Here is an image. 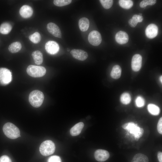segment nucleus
Masks as SVG:
<instances>
[{
	"label": "nucleus",
	"mask_w": 162,
	"mask_h": 162,
	"mask_svg": "<svg viewBox=\"0 0 162 162\" xmlns=\"http://www.w3.org/2000/svg\"><path fill=\"white\" fill-rule=\"evenodd\" d=\"M122 127L132 134L136 140H138L143 134V129L139 127L136 124L133 122L125 123L122 125Z\"/></svg>",
	"instance_id": "1"
},
{
	"label": "nucleus",
	"mask_w": 162,
	"mask_h": 162,
	"mask_svg": "<svg viewBox=\"0 0 162 162\" xmlns=\"http://www.w3.org/2000/svg\"><path fill=\"white\" fill-rule=\"evenodd\" d=\"M3 130L5 135L8 138L14 139L20 137L19 129L14 124L8 122L3 126Z\"/></svg>",
	"instance_id": "2"
},
{
	"label": "nucleus",
	"mask_w": 162,
	"mask_h": 162,
	"mask_svg": "<svg viewBox=\"0 0 162 162\" xmlns=\"http://www.w3.org/2000/svg\"><path fill=\"white\" fill-rule=\"evenodd\" d=\"M44 95L42 92L39 90L32 91L29 96L28 100L30 104L33 107H38L42 104Z\"/></svg>",
	"instance_id": "3"
},
{
	"label": "nucleus",
	"mask_w": 162,
	"mask_h": 162,
	"mask_svg": "<svg viewBox=\"0 0 162 162\" xmlns=\"http://www.w3.org/2000/svg\"><path fill=\"white\" fill-rule=\"evenodd\" d=\"M55 150L54 143L50 140L44 141L40 145L39 150L40 153L43 156H47L52 154Z\"/></svg>",
	"instance_id": "4"
},
{
	"label": "nucleus",
	"mask_w": 162,
	"mask_h": 162,
	"mask_svg": "<svg viewBox=\"0 0 162 162\" xmlns=\"http://www.w3.org/2000/svg\"><path fill=\"white\" fill-rule=\"evenodd\" d=\"M26 72L28 74L32 77H39L45 74L46 70L43 66L30 65L28 67Z\"/></svg>",
	"instance_id": "5"
},
{
	"label": "nucleus",
	"mask_w": 162,
	"mask_h": 162,
	"mask_svg": "<svg viewBox=\"0 0 162 162\" xmlns=\"http://www.w3.org/2000/svg\"><path fill=\"white\" fill-rule=\"evenodd\" d=\"M12 79L11 73L9 70L4 68H0V85H8L11 82Z\"/></svg>",
	"instance_id": "6"
},
{
	"label": "nucleus",
	"mask_w": 162,
	"mask_h": 162,
	"mask_svg": "<svg viewBox=\"0 0 162 162\" xmlns=\"http://www.w3.org/2000/svg\"><path fill=\"white\" fill-rule=\"evenodd\" d=\"M88 39L90 44L94 46L99 45L102 41L100 34L96 30L92 31L89 33Z\"/></svg>",
	"instance_id": "7"
},
{
	"label": "nucleus",
	"mask_w": 162,
	"mask_h": 162,
	"mask_svg": "<svg viewBox=\"0 0 162 162\" xmlns=\"http://www.w3.org/2000/svg\"><path fill=\"white\" fill-rule=\"evenodd\" d=\"M45 49L47 52L49 54L54 55L59 51V46L56 42L52 40H50L46 43Z\"/></svg>",
	"instance_id": "8"
},
{
	"label": "nucleus",
	"mask_w": 162,
	"mask_h": 162,
	"mask_svg": "<svg viewBox=\"0 0 162 162\" xmlns=\"http://www.w3.org/2000/svg\"><path fill=\"white\" fill-rule=\"evenodd\" d=\"M142 63V57L140 54L134 55L132 59L131 68L135 71H139L141 67Z\"/></svg>",
	"instance_id": "9"
},
{
	"label": "nucleus",
	"mask_w": 162,
	"mask_h": 162,
	"mask_svg": "<svg viewBox=\"0 0 162 162\" xmlns=\"http://www.w3.org/2000/svg\"><path fill=\"white\" fill-rule=\"evenodd\" d=\"M70 52L73 58L79 60L84 61L88 57L87 52L82 50L74 49Z\"/></svg>",
	"instance_id": "10"
},
{
	"label": "nucleus",
	"mask_w": 162,
	"mask_h": 162,
	"mask_svg": "<svg viewBox=\"0 0 162 162\" xmlns=\"http://www.w3.org/2000/svg\"><path fill=\"white\" fill-rule=\"evenodd\" d=\"M95 159L98 161L103 162L107 160L110 157L109 152L105 150L99 149L96 150L94 154Z\"/></svg>",
	"instance_id": "11"
},
{
	"label": "nucleus",
	"mask_w": 162,
	"mask_h": 162,
	"mask_svg": "<svg viewBox=\"0 0 162 162\" xmlns=\"http://www.w3.org/2000/svg\"><path fill=\"white\" fill-rule=\"evenodd\" d=\"M158 33V28L154 24L149 25L146 28L145 33L146 36L148 38L152 39L157 36Z\"/></svg>",
	"instance_id": "12"
},
{
	"label": "nucleus",
	"mask_w": 162,
	"mask_h": 162,
	"mask_svg": "<svg viewBox=\"0 0 162 162\" xmlns=\"http://www.w3.org/2000/svg\"><path fill=\"white\" fill-rule=\"evenodd\" d=\"M47 29L48 31L54 36L61 38L62 33L59 27L55 23L50 22L47 25Z\"/></svg>",
	"instance_id": "13"
},
{
	"label": "nucleus",
	"mask_w": 162,
	"mask_h": 162,
	"mask_svg": "<svg viewBox=\"0 0 162 162\" xmlns=\"http://www.w3.org/2000/svg\"><path fill=\"white\" fill-rule=\"evenodd\" d=\"M20 16L24 18L31 17L33 14V10L32 8L28 5H25L21 7L19 11Z\"/></svg>",
	"instance_id": "14"
},
{
	"label": "nucleus",
	"mask_w": 162,
	"mask_h": 162,
	"mask_svg": "<svg viewBox=\"0 0 162 162\" xmlns=\"http://www.w3.org/2000/svg\"><path fill=\"white\" fill-rule=\"evenodd\" d=\"M116 41L120 44H124L126 43L128 41L129 37L128 34L123 31H119L115 35Z\"/></svg>",
	"instance_id": "15"
},
{
	"label": "nucleus",
	"mask_w": 162,
	"mask_h": 162,
	"mask_svg": "<svg viewBox=\"0 0 162 162\" xmlns=\"http://www.w3.org/2000/svg\"><path fill=\"white\" fill-rule=\"evenodd\" d=\"M84 126L82 122H80L75 124L70 129V133L72 136H76L81 133Z\"/></svg>",
	"instance_id": "16"
},
{
	"label": "nucleus",
	"mask_w": 162,
	"mask_h": 162,
	"mask_svg": "<svg viewBox=\"0 0 162 162\" xmlns=\"http://www.w3.org/2000/svg\"><path fill=\"white\" fill-rule=\"evenodd\" d=\"M78 25L81 31L85 32L88 28L89 25V20L86 17H82L79 20Z\"/></svg>",
	"instance_id": "17"
},
{
	"label": "nucleus",
	"mask_w": 162,
	"mask_h": 162,
	"mask_svg": "<svg viewBox=\"0 0 162 162\" xmlns=\"http://www.w3.org/2000/svg\"><path fill=\"white\" fill-rule=\"evenodd\" d=\"M32 55L35 64L40 65L42 63L43 56L40 51L39 50L35 51L32 53Z\"/></svg>",
	"instance_id": "18"
},
{
	"label": "nucleus",
	"mask_w": 162,
	"mask_h": 162,
	"mask_svg": "<svg viewBox=\"0 0 162 162\" xmlns=\"http://www.w3.org/2000/svg\"><path fill=\"white\" fill-rule=\"evenodd\" d=\"M12 28V26L10 23L3 22L0 26V33L4 34H8L11 31Z\"/></svg>",
	"instance_id": "19"
},
{
	"label": "nucleus",
	"mask_w": 162,
	"mask_h": 162,
	"mask_svg": "<svg viewBox=\"0 0 162 162\" xmlns=\"http://www.w3.org/2000/svg\"><path fill=\"white\" fill-rule=\"evenodd\" d=\"M122 69L118 65H116L113 66L110 73L111 77L115 79H118L121 76Z\"/></svg>",
	"instance_id": "20"
},
{
	"label": "nucleus",
	"mask_w": 162,
	"mask_h": 162,
	"mask_svg": "<svg viewBox=\"0 0 162 162\" xmlns=\"http://www.w3.org/2000/svg\"><path fill=\"white\" fill-rule=\"evenodd\" d=\"M143 19V18L142 16L134 15L131 19L129 20L128 23L131 27H135L138 22H142Z\"/></svg>",
	"instance_id": "21"
},
{
	"label": "nucleus",
	"mask_w": 162,
	"mask_h": 162,
	"mask_svg": "<svg viewBox=\"0 0 162 162\" xmlns=\"http://www.w3.org/2000/svg\"><path fill=\"white\" fill-rule=\"evenodd\" d=\"M22 48L21 43L19 41L15 42L12 43L9 46L8 49L9 51L12 53H15L19 51Z\"/></svg>",
	"instance_id": "22"
},
{
	"label": "nucleus",
	"mask_w": 162,
	"mask_h": 162,
	"mask_svg": "<svg viewBox=\"0 0 162 162\" xmlns=\"http://www.w3.org/2000/svg\"><path fill=\"white\" fill-rule=\"evenodd\" d=\"M147 109L150 114L154 116L159 115L160 112V108L158 106L153 104H148Z\"/></svg>",
	"instance_id": "23"
},
{
	"label": "nucleus",
	"mask_w": 162,
	"mask_h": 162,
	"mask_svg": "<svg viewBox=\"0 0 162 162\" xmlns=\"http://www.w3.org/2000/svg\"><path fill=\"white\" fill-rule=\"evenodd\" d=\"M132 160L135 162H148L147 157L141 153L136 154L133 157Z\"/></svg>",
	"instance_id": "24"
},
{
	"label": "nucleus",
	"mask_w": 162,
	"mask_h": 162,
	"mask_svg": "<svg viewBox=\"0 0 162 162\" xmlns=\"http://www.w3.org/2000/svg\"><path fill=\"white\" fill-rule=\"evenodd\" d=\"M119 4L120 6L123 8L129 9L132 7L133 2L130 0H120L119 1Z\"/></svg>",
	"instance_id": "25"
},
{
	"label": "nucleus",
	"mask_w": 162,
	"mask_h": 162,
	"mask_svg": "<svg viewBox=\"0 0 162 162\" xmlns=\"http://www.w3.org/2000/svg\"><path fill=\"white\" fill-rule=\"evenodd\" d=\"M29 39L32 43L37 44L39 43L41 39V36L40 33L37 32L30 35Z\"/></svg>",
	"instance_id": "26"
},
{
	"label": "nucleus",
	"mask_w": 162,
	"mask_h": 162,
	"mask_svg": "<svg viewBox=\"0 0 162 162\" xmlns=\"http://www.w3.org/2000/svg\"><path fill=\"white\" fill-rule=\"evenodd\" d=\"M131 100L130 95L128 93L125 92L123 93L120 97L121 102L123 104H128L130 103Z\"/></svg>",
	"instance_id": "27"
},
{
	"label": "nucleus",
	"mask_w": 162,
	"mask_h": 162,
	"mask_svg": "<svg viewBox=\"0 0 162 162\" xmlns=\"http://www.w3.org/2000/svg\"><path fill=\"white\" fill-rule=\"evenodd\" d=\"M72 2L71 0H55L54 4L58 7H62L70 4Z\"/></svg>",
	"instance_id": "28"
},
{
	"label": "nucleus",
	"mask_w": 162,
	"mask_h": 162,
	"mask_svg": "<svg viewBox=\"0 0 162 162\" xmlns=\"http://www.w3.org/2000/svg\"><path fill=\"white\" fill-rule=\"evenodd\" d=\"M100 1L103 7L106 9L110 8L113 3V1L112 0H100Z\"/></svg>",
	"instance_id": "29"
},
{
	"label": "nucleus",
	"mask_w": 162,
	"mask_h": 162,
	"mask_svg": "<svg viewBox=\"0 0 162 162\" xmlns=\"http://www.w3.org/2000/svg\"><path fill=\"white\" fill-rule=\"evenodd\" d=\"M156 2L155 0H144L140 2V5L141 8H144L148 5H153Z\"/></svg>",
	"instance_id": "30"
},
{
	"label": "nucleus",
	"mask_w": 162,
	"mask_h": 162,
	"mask_svg": "<svg viewBox=\"0 0 162 162\" xmlns=\"http://www.w3.org/2000/svg\"><path fill=\"white\" fill-rule=\"evenodd\" d=\"M135 104L136 106L139 107L143 106L145 104V100L141 96H138L135 100Z\"/></svg>",
	"instance_id": "31"
},
{
	"label": "nucleus",
	"mask_w": 162,
	"mask_h": 162,
	"mask_svg": "<svg viewBox=\"0 0 162 162\" xmlns=\"http://www.w3.org/2000/svg\"><path fill=\"white\" fill-rule=\"evenodd\" d=\"M48 162H62L60 158L57 155L52 156L49 158Z\"/></svg>",
	"instance_id": "32"
},
{
	"label": "nucleus",
	"mask_w": 162,
	"mask_h": 162,
	"mask_svg": "<svg viewBox=\"0 0 162 162\" xmlns=\"http://www.w3.org/2000/svg\"><path fill=\"white\" fill-rule=\"evenodd\" d=\"M157 130L158 132L160 134H162V118L161 117L158 123L157 124Z\"/></svg>",
	"instance_id": "33"
},
{
	"label": "nucleus",
	"mask_w": 162,
	"mask_h": 162,
	"mask_svg": "<svg viewBox=\"0 0 162 162\" xmlns=\"http://www.w3.org/2000/svg\"><path fill=\"white\" fill-rule=\"evenodd\" d=\"M0 162H12V161L9 157L7 155H4L0 157Z\"/></svg>",
	"instance_id": "34"
},
{
	"label": "nucleus",
	"mask_w": 162,
	"mask_h": 162,
	"mask_svg": "<svg viewBox=\"0 0 162 162\" xmlns=\"http://www.w3.org/2000/svg\"><path fill=\"white\" fill-rule=\"evenodd\" d=\"M158 158L159 162H162V153L158 152Z\"/></svg>",
	"instance_id": "35"
},
{
	"label": "nucleus",
	"mask_w": 162,
	"mask_h": 162,
	"mask_svg": "<svg viewBox=\"0 0 162 162\" xmlns=\"http://www.w3.org/2000/svg\"><path fill=\"white\" fill-rule=\"evenodd\" d=\"M162 76H160V82L162 83Z\"/></svg>",
	"instance_id": "36"
},
{
	"label": "nucleus",
	"mask_w": 162,
	"mask_h": 162,
	"mask_svg": "<svg viewBox=\"0 0 162 162\" xmlns=\"http://www.w3.org/2000/svg\"><path fill=\"white\" fill-rule=\"evenodd\" d=\"M67 50L68 51H70V50L68 48H67Z\"/></svg>",
	"instance_id": "37"
},
{
	"label": "nucleus",
	"mask_w": 162,
	"mask_h": 162,
	"mask_svg": "<svg viewBox=\"0 0 162 162\" xmlns=\"http://www.w3.org/2000/svg\"><path fill=\"white\" fill-rule=\"evenodd\" d=\"M139 15H140V16H142V14H141L140 13V14H139Z\"/></svg>",
	"instance_id": "38"
},
{
	"label": "nucleus",
	"mask_w": 162,
	"mask_h": 162,
	"mask_svg": "<svg viewBox=\"0 0 162 162\" xmlns=\"http://www.w3.org/2000/svg\"><path fill=\"white\" fill-rule=\"evenodd\" d=\"M133 162H134V161H133Z\"/></svg>",
	"instance_id": "39"
}]
</instances>
